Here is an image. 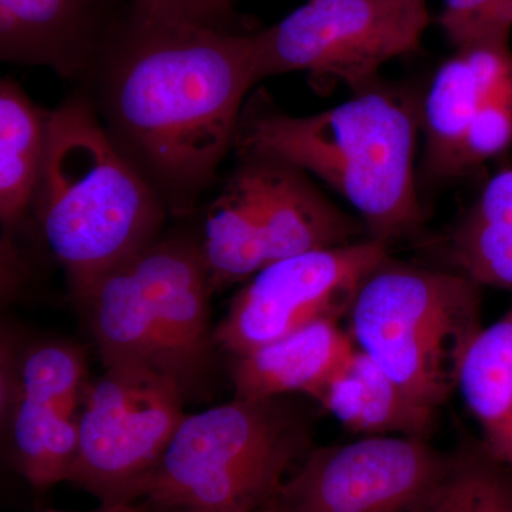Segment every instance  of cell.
Listing matches in <instances>:
<instances>
[{
	"instance_id": "6da1fadb",
	"label": "cell",
	"mask_w": 512,
	"mask_h": 512,
	"mask_svg": "<svg viewBox=\"0 0 512 512\" xmlns=\"http://www.w3.org/2000/svg\"><path fill=\"white\" fill-rule=\"evenodd\" d=\"M90 76L107 133L168 214L188 215L234 148L254 87V33L114 16Z\"/></svg>"
},
{
	"instance_id": "7a4b0ae2",
	"label": "cell",
	"mask_w": 512,
	"mask_h": 512,
	"mask_svg": "<svg viewBox=\"0 0 512 512\" xmlns=\"http://www.w3.org/2000/svg\"><path fill=\"white\" fill-rule=\"evenodd\" d=\"M421 107L403 92L369 86L333 109L291 116L254 94L239 119L241 160L315 174L362 215L373 239L407 237L423 221L416 178Z\"/></svg>"
},
{
	"instance_id": "3957f363",
	"label": "cell",
	"mask_w": 512,
	"mask_h": 512,
	"mask_svg": "<svg viewBox=\"0 0 512 512\" xmlns=\"http://www.w3.org/2000/svg\"><path fill=\"white\" fill-rule=\"evenodd\" d=\"M32 214L79 301L156 241L168 212L107 133L92 97L76 93L47 116Z\"/></svg>"
},
{
	"instance_id": "277c9868",
	"label": "cell",
	"mask_w": 512,
	"mask_h": 512,
	"mask_svg": "<svg viewBox=\"0 0 512 512\" xmlns=\"http://www.w3.org/2000/svg\"><path fill=\"white\" fill-rule=\"evenodd\" d=\"M212 289L201 244L157 238L79 299L106 369L144 370L187 397L212 365Z\"/></svg>"
},
{
	"instance_id": "5b68a950",
	"label": "cell",
	"mask_w": 512,
	"mask_h": 512,
	"mask_svg": "<svg viewBox=\"0 0 512 512\" xmlns=\"http://www.w3.org/2000/svg\"><path fill=\"white\" fill-rule=\"evenodd\" d=\"M308 453L305 421L278 397H235L184 417L141 501L161 512L261 510Z\"/></svg>"
},
{
	"instance_id": "8992f818",
	"label": "cell",
	"mask_w": 512,
	"mask_h": 512,
	"mask_svg": "<svg viewBox=\"0 0 512 512\" xmlns=\"http://www.w3.org/2000/svg\"><path fill=\"white\" fill-rule=\"evenodd\" d=\"M480 285L463 274L394 265L387 259L349 312L356 348L426 409L437 412L458 386L480 333Z\"/></svg>"
},
{
	"instance_id": "52a82bcc",
	"label": "cell",
	"mask_w": 512,
	"mask_h": 512,
	"mask_svg": "<svg viewBox=\"0 0 512 512\" xmlns=\"http://www.w3.org/2000/svg\"><path fill=\"white\" fill-rule=\"evenodd\" d=\"M429 23L426 0H309L254 33L255 82L308 72L360 92L383 64L416 52Z\"/></svg>"
},
{
	"instance_id": "ba28073f",
	"label": "cell",
	"mask_w": 512,
	"mask_h": 512,
	"mask_svg": "<svg viewBox=\"0 0 512 512\" xmlns=\"http://www.w3.org/2000/svg\"><path fill=\"white\" fill-rule=\"evenodd\" d=\"M184 393L144 370L106 369L87 386L79 416V448L70 483L101 505L143 500L180 427Z\"/></svg>"
},
{
	"instance_id": "9c48e42d",
	"label": "cell",
	"mask_w": 512,
	"mask_h": 512,
	"mask_svg": "<svg viewBox=\"0 0 512 512\" xmlns=\"http://www.w3.org/2000/svg\"><path fill=\"white\" fill-rule=\"evenodd\" d=\"M387 259L389 244L372 238L272 262L237 293L214 330L215 343L244 356L315 320L348 316L366 279Z\"/></svg>"
},
{
	"instance_id": "30bf717a",
	"label": "cell",
	"mask_w": 512,
	"mask_h": 512,
	"mask_svg": "<svg viewBox=\"0 0 512 512\" xmlns=\"http://www.w3.org/2000/svg\"><path fill=\"white\" fill-rule=\"evenodd\" d=\"M450 454L421 437L369 436L309 451L269 512H406L446 468Z\"/></svg>"
},
{
	"instance_id": "8fae6325",
	"label": "cell",
	"mask_w": 512,
	"mask_h": 512,
	"mask_svg": "<svg viewBox=\"0 0 512 512\" xmlns=\"http://www.w3.org/2000/svg\"><path fill=\"white\" fill-rule=\"evenodd\" d=\"M426 171L434 178L463 175L512 144L510 40L457 49L441 64L421 106Z\"/></svg>"
},
{
	"instance_id": "7c38bea8",
	"label": "cell",
	"mask_w": 512,
	"mask_h": 512,
	"mask_svg": "<svg viewBox=\"0 0 512 512\" xmlns=\"http://www.w3.org/2000/svg\"><path fill=\"white\" fill-rule=\"evenodd\" d=\"M113 18L109 0H0V57L89 77Z\"/></svg>"
},
{
	"instance_id": "4fadbf2b",
	"label": "cell",
	"mask_w": 512,
	"mask_h": 512,
	"mask_svg": "<svg viewBox=\"0 0 512 512\" xmlns=\"http://www.w3.org/2000/svg\"><path fill=\"white\" fill-rule=\"evenodd\" d=\"M264 232L266 265L291 256L352 244L359 225L343 214L303 171L269 160H241Z\"/></svg>"
},
{
	"instance_id": "5bb4252c",
	"label": "cell",
	"mask_w": 512,
	"mask_h": 512,
	"mask_svg": "<svg viewBox=\"0 0 512 512\" xmlns=\"http://www.w3.org/2000/svg\"><path fill=\"white\" fill-rule=\"evenodd\" d=\"M338 322L315 320L285 338L237 356L232 370L235 397L272 399L305 393L319 400L356 350L352 336Z\"/></svg>"
},
{
	"instance_id": "9a60e30c",
	"label": "cell",
	"mask_w": 512,
	"mask_h": 512,
	"mask_svg": "<svg viewBox=\"0 0 512 512\" xmlns=\"http://www.w3.org/2000/svg\"><path fill=\"white\" fill-rule=\"evenodd\" d=\"M318 402L346 427L367 436L426 439L433 426V410L413 400L392 377L356 348Z\"/></svg>"
},
{
	"instance_id": "2e32d148",
	"label": "cell",
	"mask_w": 512,
	"mask_h": 512,
	"mask_svg": "<svg viewBox=\"0 0 512 512\" xmlns=\"http://www.w3.org/2000/svg\"><path fill=\"white\" fill-rule=\"evenodd\" d=\"M458 389L483 431V446L512 468V309L468 348Z\"/></svg>"
},
{
	"instance_id": "e0dca14e",
	"label": "cell",
	"mask_w": 512,
	"mask_h": 512,
	"mask_svg": "<svg viewBox=\"0 0 512 512\" xmlns=\"http://www.w3.org/2000/svg\"><path fill=\"white\" fill-rule=\"evenodd\" d=\"M49 111L40 109L19 83L0 82V221L6 231L32 212L47 138Z\"/></svg>"
},
{
	"instance_id": "ac0fdd59",
	"label": "cell",
	"mask_w": 512,
	"mask_h": 512,
	"mask_svg": "<svg viewBox=\"0 0 512 512\" xmlns=\"http://www.w3.org/2000/svg\"><path fill=\"white\" fill-rule=\"evenodd\" d=\"M200 244L212 289L245 281L266 266L261 221L238 168L208 207Z\"/></svg>"
},
{
	"instance_id": "d6986e66",
	"label": "cell",
	"mask_w": 512,
	"mask_h": 512,
	"mask_svg": "<svg viewBox=\"0 0 512 512\" xmlns=\"http://www.w3.org/2000/svg\"><path fill=\"white\" fill-rule=\"evenodd\" d=\"M8 419L16 470L36 488L69 480L79 448V417L20 396Z\"/></svg>"
},
{
	"instance_id": "ffe728a7",
	"label": "cell",
	"mask_w": 512,
	"mask_h": 512,
	"mask_svg": "<svg viewBox=\"0 0 512 512\" xmlns=\"http://www.w3.org/2000/svg\"><path fill=\"white\" fill-rule=\"evenodd\" d=\"M406 512H512V468L483 444L463 448Z\"/></svg>"
},
{
	"instance_id": "44dd1931",
	"label": "cell",
	"mask_w": 512,
	"mask_h": 512,
	"mask_svg": "<svg viewBox=\"0 0 512 512\" xmlns=\"http://www.w3.org/2000/svg\"><path fill=\"white\" fill-rule=\"evenodd\" d=\"M86 362L76 346L63 342L36 345L20 365V396L50 404L67 416H77L84 394ZM19 396V397H20Z\"/></svg>"
},
{
	"instance_id": "7402d4cb",
	"label": "cell",
	"mask_w": 512,
	"mask_h": 512,
	"mask_svg": "<svg viewBox=\"0 0 512 512\" xmlns=\"http://www.w3.org/2000/svg\"><path fill=\"white\" fill-rule=\"evenodd\" d=\"M453 264L478 285L512 291V228L467 215L448 238Z\"/></svg>"
},
{
	"instance_id": "603a6c76",
	"label": "cell",
	"mask_w": 512,
	"mask_h": 512,
	"mask_svg": "<svg viewBox=\"0 0 512 512\" xmlns=\"http://www.w3.org/2000/svg\"><path fill=\"white\" fill-rule=\"evenodd\" d=\"M439 23L457 49L488 40H510L512 0H444Z\"/></svg>"
},
{
	"instance_id": "cb8c5ba5",
	"label": "cell",
	"mask_w": 512,
	"mask_h": 512,
	"mask_svg": "<svg viewBox=\"0 0 512 512\" xmlns=\"http://www.w3.org/2000/svg\"><path fill=\"white\" fill-rule=\"evenodd\" d=\"M130 5L157 18L238 29L234 10L222 8L214 0H130Z\"/></svg>"
},
{
	"instance_id": "d4e9b609",
	"label": "cell",
	"mask_w": 512,
	"mask_h": 512,
	"mask_svg": "<svg viewBox=\"0 0 512 512\" xmlns=\"http://www.w3.org/2000/svg\"><path fill=\"white\" fill-rule=\"evenodd\" d=\"M473 211L484 220L512 228V168L488 181Z\"/></svg>"
},
{
	"instance_id": "484cf974",
	"label": "cell",
	"mask_w": 512,
	"mask_h": 512,
	"mask_svg": "<svg viewBox=\"0 0 512 512\" xmlns=\"http://www.w3.org/2000/svg\"><path fill=\"white\" fill-rule=\"evenodd\" d=\"M47 512H70V511H47ZM86 512H161L147 501H137V503L101 505L100 508Z\"/></svg>"
},
{
	"instance_id": "4316f807",
	"label": "cell",
	"mask_w": 512,
	"mask_h": 512,
	"mask_svg": "<svg viewBox=\"0 0 512 512\" xmlns=\"http://www.w3.org/2000/svg\"><path fill=\"white\" fill-rule=\"evenodd\" d=\"M217 5L222 6V8L228 9V10H234L232 9V0H214Z\"/></svg>"
},
{
	"instance_id": "83f0119b",
	"label": "cell",
	"mask_w": 512,
	"mask_h": 512,
	"mask_svg": "<svg viewBox=\"0 0 512 512\" xmlns=\"http://www.w3.org/2000/svg\"><path fill=\"white\" fill-rule=\"evenodd\" d=\"M188 512H195V511H188ZM242 512H269V511H268V507H265V508H261V510H256V511H242Z\"/></svg>"
}]
</instances>
